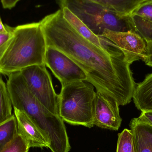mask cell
Returning <instances> with one entry per match:
<instances>
[{
  "label": "cell",
  "mask_w": 152,
  "mask_h": 152,
  "mask_svg": "<svg viewBox=\"0 0 152 152\" xmlns=\"http://www.w3.org/2000/svg\"><path fill=\"white\" fill-rule=\"evenodd\" d=\"M47 46L68 56L86 74L87 81L115 98L119 105L132 101L136 84L119 48L105 50L81 36L63 17L61 9L40 21Z\"/></svg>",
  "instance_id": "6da1fadb"
},
{
  "label": "cell",
  "mask_w": 152,
  "mask_h": 152,
  "mask_svg": "<svg viewBox=\"0 0 152 152\" xmlns=\"http://www.w3.org/2000/svg\"><path fill=\"white\" fill-rule=\"evenodd\" d=\"M8 76L6 85L14 109L25 113L38 127L52 152H69L70 144L61 117L51 112L36 98L20 72Z\"/></svg>",
  "instance_id": "7a4b0ae2"
},
{
  "label": "cell",
  "mask_w": 152,
  "mask_h": 152,
  "mask_svg": "<svg viewBox=\"0 0 152 152\" xmlns=\"http://www.w3.org/2000/svg\"><path fill=\"white\" fill-rule=\"evenodd\" d=\"M46 48L40 22L14 28L9 45L0 59V74L9 76L30 66L45 65Z\"/></svg>",
  "instance_id": "3957f363"
},
{
  "label": "cell",
  "mask_w": 152,
  "mask_h": 152,
  "mask_svg": "<svg viewBox=\"0 0 152 152\" xmlns=\"http://www.w3.org/2000/svg\"><path fill=\"white\" fill-rule=\"evenodd\" d=\"M57 1L61 9L67 8L98 36L102 37L105 29L135 32L129 15H121L92 0Z\"/></svg>",
  "instance_id": "277c9868"
},
{
  "label": "cell",
  "mask_w": 152,
  "mask_h": 152,
  "mask_svg": "<svg viewBox=\"0 0 152 152\" xmlns=\"http://www.w3.org/2000/svg\"><path fill=\"white\" fill-rule=\"evenodd\" d=\"M94 87L90 83L84 81L61 86L58 95L59 114L64 121L71 125L89 128L94 126L96 95Z\"/></svg>",
  "instance_id": "5b68a950"
},
{
  "label": "cell",
  "mask_w": 152,
  "mask_h": 152,
  "mask_svg": "<svg viewBox=\"0 0 152 152\" xmlns=\"http://www.w3.org/2000/svg\"><path fill=\"white\" fill-rule=\"evenodd\" d=\"M20 73L36 98L51 112L59 115L58 95L55 92L46 66H30Z\"/></svg>",
  "instance_id": "8992f818"
},
{
  "label": "cell",
  "mask_w": 152,
  "mask_h": 152,
  "mask_svg": "<svg viewBox=\"0 0 152 152\" xmlns=\"http://www.w3.org/2000/svg\"><path fill=\"white\" fill-rule=\"evenodd\" d=\"M45 64L58 79L61 86L87 80L85 71L68 56L56 48L47 46Z\"/></svg>",
  "instance_id": "52a82bcc"
},
{
  "label": "cell",
  "mask_w": 152,
  "mask_h": 152,
  "mask_svg": "<svg viewBox=\"0 0 152 152\" xmlns=\"http://www.w3.org/2000/svg\"><path fill=\"white\" fill-rule=\"evenodd\" d=\"M102 37L115 44L123 52L126 61L130 65L137 61H145L147 43L135 32H115L105 29Z\"/></svg>",
  "instance_id": "ba28073f"
},
{
  "label": "cell",
  "mask_w": 152,
  "mask_h": 152,
  "mask_svg": "<svg viewBox=\"0 0 152 152\" xmlns=\"http://www.w3.org/2000/svg\"><path fill=\"white\" fill-rule=\"evenodd\" d=\"M119 106L115 98L96 91L94 105V125L110 130H118L122 121Z\"/></svg>",
  "instance_id": "9c48e42d"
},
{
  "label": "cell",
  "mask_w": 152,
  "mask_h": 152,
  "mask_svg": "<svg viewBox=\"0 0 152 152\" xmlns=\"http://www.w3.org/2000/svg\"><path fill=\"white\" fill-rule=\"evenodd\" d=\"M18 123V134L27 141L30 147H49V143L41 130L25 113L14 109Z\"/></svg>",
  "instance_id": "30bf717a"
},
{
  "label": "cell",
  "mask_w": 152,
  "mask_h": 152,
  "mask_svg": "<svg viewBox=\"0 0 152 152\" xmlns=\"http://www.w3.org/2000/svg\"><path fill=\"white\" fill-rule=\"evenodd\" d=\"M63 17L66 21L80 35L95 45L105 50H110L119 48L111 41L103 37L95 34L80 19L67 8L61 9Z\"/></svg>",
  "instance_id": "8fae6325"
},
{
  "label": "cell",
  "mask_w": 152,
  "mask_h": 152,
  "mask_svg": "<svg viewBox=\"0 0 152 152\" xmlns=\"http://www.w3.org/2000/svg\"><path fill=\"white\" fill-rule=\"evenodd\" d=\"M136 152H152V126L134 118L129 123Z\"/></svg>",
  "instance_id": "7c38bea8"
},
{
  "label": "cell",
  "mask_w": 152,
  "mask_h": 152,
  "mask_svg": "<svg viewBox=\"0 0 152 152\" xmlns=\"http://www.w3.org/2000/svg\"><path fill=\"white\" fill-rule=\"evenodd\" d=\"M133 99L136 107L139 110H152V73L137 85Z\"/></svg>",
  "instance_id": "4fadbf2b"
},
{
  "label": "cell",
  "mask_w": 152,
  "mask_h": 152,
  "mask_svg": "<svg viewBox=\"0 0 152 152\" xmlns=\"http://www.w3.org/2000/svg\"><path fill=\"white\" fill-rule=\"evenodd\" d=\"M113 11L129 15L140 4L152 0H92Z\"/></svg>",
  "instance_id": "5bb4252c"
},
{
  "label": "cell",
  "mask_w": 152,
  "mask_h": 152,
  "mask_svg": "<svg viewBox=\"0 0 152 152\" xmlns=\"http://www.w3.org/2000/svg\"><path fill=\"white\" fill-rule=\"evenodd\" d=\"M18 134V123L13 114L9 120L0 124V152L14 139Z\"/></svg>",
  "instance_id": "9a60e30c"
},
{
  "label": "cell",
  "mask_w": 152,
  "mask_h": 152,
  "mask_svg": "<svg viewBox=\"0 0 152 152\" xmlns=\"http://www.w3.org/2000/svg\"><path fill=\"white\" fill-rule=\"evenodd\" d=\"M12 107L7 85L0 74V124L9 120L13 115Z\"/></svg>",
  "instance_id": "2e32d148"
},
{
  "label": "cell",
  "mask_w": 152,
  "mask_h": 152,
  "mask_svg": "<svg viewBox=\"0 0 152 152\" xmlns=\"http://www.w3.org/2000/svg\"><path fill=\"white\" fill-rule=\"evenodd\" d=\"M135 32L146 43L152 41V22L143 17L134 14L129 15Z\"/></svg>",
  "instance_id": "e0dca14e"
},
{
  "label": "cell",
  "mask_w": 152,
  "mask_h": 152,
  "mask_svg": "<svg viewBox=\"0 0 152 152\" xmlns=\"http://www.w3.org/2000/svg\"><path fill=\"white\" fill-rule=\"evenodd\" d=\"M118 136L117 152H136L133 134L130 129H125Z\"/></svg>",
  "instance_id": "ac0fdd59"
},
{
  "label": "cell",
  "mask_w": 152,
  "mask_h": 152,
  "mask_svg": "<svg viewBox=\"0 0 152 152\" xmlns=\"http://www.w3.org/2000/svg\"><path fill=\"white\" fill-rule=\"evenodd\" d=\"M30 148L25 138L18 134L14 139L0 152H28Z\"/></svg>",
  "instance_id": "d6986e66"
},
{
  "label": "cell",
  "mask_w": 152,
  "mask_h": 152,
  "mask_svg": "<svg viewBox=\"0 0 152 152\" xmlns=\"http://www.w3.org/2000/svg\"><path fill=\"white\" fill-rule=\"evenodd\" d=\"M131 14L139 15L152 22V1L140 4Z\"/></svg>",
  "instance_id": "ffe728a7"
},
{
  "label": "cell",
  "mask_w": 152,
  "mask_h": 152,
  "mask_svg": "<svg viewBox=\"0 0 152 152\" xmlns=\"http://www.w3.org/2000/svg\"><path fill=\"white\" fill-rule=\"evenodd\" d=\"M14 28L10 27L8 32L0 34V59L6 50L13 35Z\"/></svg>",
  "instance_id": "44dd1931"
},
{
  "label": "cell",
  "mask_w": 152,
  "mask_h": 152,
  "mask_svg": "<svg viewBox=\"0 0 152 152\" xmlns=\"http://www.w3.org/2000/svg\"><path fill=\"white\" fill-rule=\"evenodd\" d=\"M144 62L147 66L152 67V41L147 43L146 57Z\"/></svg>",
  "instance_id": "7402d4cb"
},
{
  "label": "cell",
  "mask_w": 152,
  "mask_h": 152,
  "mask_svg": "<svg viewBox=\"0 0 152 152\" xmlns=\"http://www.w3.org/2000/svg\"><path fill=\"white\" fill-rule=\"evenodd\" d=\"M138 119L142 121L147 122L152 126V110L142 111Z\"/></svg>",
  "instance_id": "603a6c76"
},
{
  "label": "cell",
  "mask_w": 152,
  "mask_h": 152,
  "mask_svg": "<svg viewBox=\"0 0 152 152\" xmlns=\"http://www.w3.org/2000/svg\"><path fill=\"white\" fill-rule=\"evenodd\" d=\"M4 9H11L14 7L20 0H1Z\"/></svg>",
  "instance_id": "cb8c5ba5"
},
{
  "label": "cell",
  "mask_w": 152,
  "mask_h": 152,
  "mask_svg": "<svg viewBox=\"0 0 152 152\" xmlns=\"http://www.w3.org/2000/svg\"><path fill=\"white\" fill-rule=\"evenodd\" d=\"M10 26L7 25H3L1 17H0V34H3L8 32L10 29Z\"/></svg>",
  "instance_id": "d4e9b609"
}]
</instances>
